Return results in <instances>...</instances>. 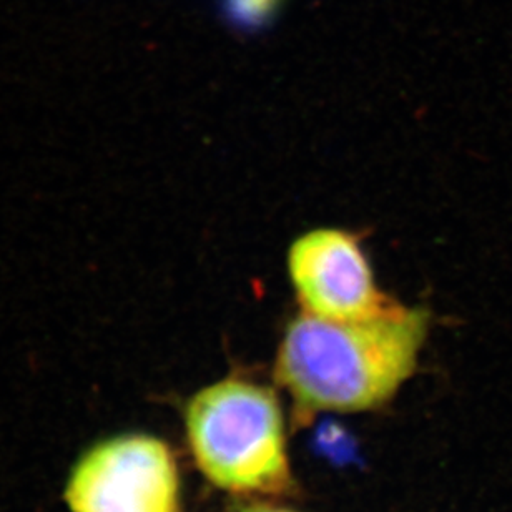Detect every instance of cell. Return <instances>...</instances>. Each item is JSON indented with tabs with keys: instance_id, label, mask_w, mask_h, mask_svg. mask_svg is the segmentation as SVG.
Returning a JSON list of instances; mask_svg holds the SVG:
<instances>
[{
	"instance_id": "1",
	"label": "cell",
	"mask_w": 512,
	"mask_h": 512,
	"mask_svg": "<svg viewBox=\"0 0 512 512\" xmlns=\"http://www.w3.org/2000/svg\"><path fill=\"white\" fill-rule=\"evenodd\" d=\"M428 323L426 311L396 305L358 321L301 313L281 341L276 380L301 413L378 408L413 375Z\"/></svg>"
},
{
	"instance_id": "2",
	"label": "cell",
	"mask_w": 512,
	"mask_h": 512,
	"mask_svg": "<svg viewBox=\"0 0 512 512\" xmlns=\"http://www.w3.org/2000/svg\"><path fill=\"white\" fill-rule=\"evenodd\" d=\"M187 433L198 468L218 488L281 493L290 486L280 404L270 389L225 380L188 404Z\"/></svg>"
},
{
	"instance_id": "3",
	"label": "cell",
	"mask_w": 512,
	"mask_h": 512,
	"mask_svg": "<svg viewBox=\"0 0 512 512\" xmlns=\"http://www.w3.org/2000/svg\"><path fill=\"white\" fill-rule=\"evenodd\" d=\"M178 476L165 444L124 436L92 449L70 478L74 512H175Z\"/></svg>"
},
{
	"instance_id": "4",
	"label": "cell",
	"mask_w": 512,
	"mask_h": 512,
	"mask_svg": "<svg viewBox=\"0 0 512 512\" xmlns=\"http://www.w3.org/2000/svg\"><path fill=\"white\" fill-rule=\"evenodd\" d=\"M288 275L303 313L323 320H366L393 305L376 285L360 242L338 228L296 238L288 252Z\"/></svg>"
},
{
	"instance_id": "5",
	"label": "cell",
	"mask_w": 512,
	"mask_h": 512,
	"mask_svg": "<svg viewBox=\"0 0 512 512\" xmlns=\"http://www.w3.org/2000/svg\"><path fill=\"white\" fill-rule=\"evenodd\" d=\"M281 0H223V9L235 24L245 29L265 25L275 15Z\"/></svg>"
},
{
	"instance_id": "6",
	"label": "cell",
	"mask_w": 512,
	"mask_h": 512,
	"mask_svg": "<svg viewBox=\"0 0 512 512\" xmlns=\"http://www.w3.org/2000/svg\"><path fill=\"white\" fill-rule=\"evenodd\" d=\"M238 512H293L285 509L268 508V506H252V508L240 509Z\"/></svg>"
}]
</instances>
